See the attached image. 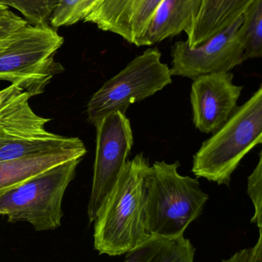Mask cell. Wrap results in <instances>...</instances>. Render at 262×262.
Listing matches in <instances>:
<instances>
[{"label":"cell","instance_id":"30bf717a","mask_svg":"<svg viewBox=\"0 0 262 262\" xmlns=\"http://www.w3.org/2000/svg\"><path fill=\"white\" fill-rule=\"evenodd\" d=\"M230 72L201 75L193 80L191 90L193 123L204 134H213L237 108L243 86L235 85Z\"/></svg>","mask_w":262,"mask_h":262},{"label":"cell","instance_id":"8992f818","mask_svg":"<svg viewBox=\"0 0 262 262\" xmlns=\"http://www.w3.org/2000/svg\"><path fill=\"white\" fill-rule=\"evenodd\" d=\"M161 57L156 48L147 49L106 81L88 103L89 122L95 125L113 112L126 115L131 104L140 102L172 84L170 69L162 62Z\"/></svg>","mask_w":262,"mask_h":262},{"label":"cell","instance_id":"ac0fdd59","mask_svg":"<svg viewBox=\"0 0 262 262\" xmlns=\"http://www.w3.org/2000/svg\"><path fill=\"white\" fill-rule=\"evenodd\" d=\"M59 0H0V5L16 9L29 24L49 25Z\"/></svg>","mask_w":262,"mask_h":262},{"label":"cell","instance_id":"3957f363","mask_svg":"<svg viewBox=\"0 0 262 262\" xmlns=\"http://www.w3.org/2000/svg\"><path fill=\"white\" fill-rule=\"evenodd\" d=\"M262 143V86L228 121L203 142L193 157L192 172L229 186L243 159Z\"/></svg>","mask_w":262,"mask_h":262},{"label":"cell","instance_id":"44dd1931","mask_svg":"<svg viewBox=\"0 0 262 262\" xmlns=\"http://www.w3.org/2000/svg\"><path fill=\"white\" fill-rule=\"evenodd\" d=\"M7 9H9V8L6 7V6H2V5H0V18H1V17L3 16V14L5 13V12H6Z\"/></svg>","mask_w":262,"mask_h":262},{"label":"cell","instance_id":"ffe728a7","mask_svg":"<svg viewBox=\"0 0 262 262\" xmlns=\"http://www.w3.org/2000/svg\"><path fill=\"white\" fill-rule=\"evenodd\" d=\"M258 238L252 247L241 249L223 262H262V229H258Z\"/></svg>","mask_w":262,"mask_h":262},{"label":"cell","instance_id":"5b68a950","mask_svg":"<svg viewBox=\"0 0 262 262\" xmlns=\"http://www.w3.org/2000/svg\"><path fill=\"white\" fill-rule=\"evenodd\" d=\"M64 38L50 25L28 23L0 49V81L16 85L31 97L41 95L63 67L55 60Z\"/></svg>","mask_w":262,"mask_h":262},{"label":"cell","instance_id":"e0dca14e","mask_svg":"<svg viewBox=\"0 0 262 262\" xmlns=\"http://www.w3.org/2000/svg\"><path fill=\"white\" fill-rule=\"evenodd\" d=\"M102 0H59L49 25L54 29L73 26L83 21Z\"/></svg>","mask_w":262,"mask_h":262},{"label":"cell","instance_id":"6da1fadb","mask_svg":"<svg viewBox=\"0 0 262 262\" xmlns=\"http://www.w3.org/2000/svg\"><path fill=\"white\" fill-rule=\"evenodd\" d=\"M149 166L143 154L129 160L98 209L93 222V245L99 255H124L149 236L146 223V173Z\"/></svg>","mask_w":262,"mask_h":262},{"label":"cell","instance_id":"d6986e66","mask_svg":"<svg viewBox=\"0 0 262 262\" xmlns=\"http://www.w3.org/2000/svg\"><path fill=\"white\" fill-rule=\"evenodd\" d=\"M248 194L252 200L255 209L253 217L251 220L252 224L262 229V154H259V160L256 167L248 177Z\"/></svg>","mask_w":262,"mask_h":262},{"label":"cell","instance_id":"4fadbf2b","mask_svg":"<svg viewBox=\"0 0 262 262\" xmlns=\"http://www.w3.org/2000/svg\"><path fill=\"white\" fill-rule=\"evenodd\" d=\"M254 0H203L201 9L186 33L189 47L206 42L243 16Z\"/></svg>","mask_w":262,"mask_h":262},{"label":"cell","instance_id":"8fae6325","mask_svg":"<svg viewBox=\"0 0 262 262\" xmlns=\"http://www.w3.org/2000/svg\"><path fill=\"white\" fill-rule=\"evenodd\" d=\"M163 0H102L83 21L140 47L146 28Z\"/></svg>","mask_w":262,"mask_h":262},{"label":"cell","instance_id":"5bb4252c","mask_svg":"<svg viewBox=\"0 0 262 262\" xmlns=\"http://www.w3.org/2000/svg\"><path fill=\"white\" fill-rule=\"evenodd\" d=\"M86 152L83 143L41 155L0 163V194L52 166L73 159H83Z\"/></svg>","mask_w":262,"mask_h":262},{"label":"cell","instance_id":"7a4b0ae2","mask_svg":"<svg viewBox=\"0 0 262 262\" xmlns=\"http://www.w3.org/2000/svg\"><path fill=\"white\" fill-rule=\"evenodd\" d=\"M178 161H156L146 173V223L149 235L178 237L203 213L209 195L196 179L178 172Z\"/></svg>","mask_w":262,"mask_h":262},{"label":"cell","instance_id":"2e32d148","mask_svg":"<svg viewBox=\"0 0 262 262\" xmlns=\"http://www.w3.org/2000/svg\"><path fill=\"white\" fill-rule=\"evenodd\" d=\"M244 45L243 61L262 56V0H254L245 11L240 27Z\"/></svg>","mask_w":262,"mask_h":262},{"label":"cell","instance_id":"9c48e42d","mask_svg":"<svg viewBox=\"0 0 262 262\" xmlns=\"http://www.w3.org/2000/svg\"><path fill=\"white\" fill-rule=\"evenodd\" d=\"M243 16L203 44L189 47L186 41L172 46V76L195 79L201 75L229 72L243 62L244 45L240 27Z\"/></svg>","mask_w":262,"mask_h":262},{"label":"cell","instance_id":"9a60e30c","mask_svg":"<svg viewBox=\"0 0 262 262\" xmlns=\"http://www.w3.org/2000/svg\"><path fill=\"white\" fill-rule=\"evenodd\" d=\"M195 249L184 235H149L126 254L123 262H194Z\"/></svg>","mask_w":262,"mask_h":262},{"label":"cell","instance_id":"7c38bea8","mask_svg":"<svg viewBox=\"0 0 262 262\" xmlns=\"http://www.w3.org/2000/svg\"><path fill=\"white\" fill-rule=\"evenodd\" d=\"M203 3V0H163L146 28L140 47L153 46L186 32Z\"/></svg>","mask_w":262,"mask_h":262},{"label":"cell","instance_id":"52a82bcc","mask_svg":"<svg viewBox=\"0 0 262 262\" xmlns=\"http://www.w3.org/2000/svg\"><path fill=\"white\" fill-rule=\"evenodd\" d=\"M32 98L23 92L0 107V163L41 155L83 143L46 130L49 118L38 116L29 104Z\"/></svg>","mask_w":262,"mask_h":262},{"label":"cell","instance_id":"ba28073f","mask_svg":"<svg viewBox=\"0 0 262 262\" xmlns=\"http://www.w3.org/2000/svg\"><path fill=\"white\" fill-rule=\"evenodd\" d=\"M94 126L96 128V148L87 208L90 223H93L98 209L121 177L134 144L130 121L125 114H109Z\"/></svg>","mask_w":262,"mask_h":262},{"label":"cell","instance_id":"277c9868","mask_svg":"<svg viewBox=\"0 0 262 262\" xmlns=\"http://www.w3.org/2000/svg\"><path fill=\"white\" fill-rule=\"evenodd\" d=\"M83 158L46 169L0 194V215L9 223L26 222L38 232L61 226L63 201Z\"/></svg>","mask_w":262,"mask_h":262}]
</instances>
